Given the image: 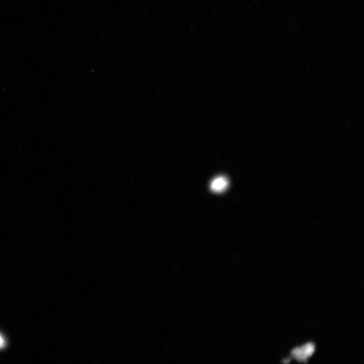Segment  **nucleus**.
I'll use <instances>...</instances> for the list:
<instances>
[{
    "mask_svg": "<svg viewBox=\"0 0 364 364\" xmlns=\"http://www.w3.org/2000/svg\"><path fill=\"white\" fill-rule=\"evenodd\" d=\"M229 181L223 176L215 178L211 184V189L216 193H220L227 189Z\"/></svg>",
    "mask_w": 364,
    "mask_h": 364,
    "instance_id": "obj_1",
    "label": "nucleus"
},
{
    "mask_svg": "<svg viewBox=\"0 0 364 364\" xmlns=\"http://www.w3.org/2000/svg\"><path fill=\"white\" fill-rule=\"evenodd\" d=\"M314 351V346L311 344H308L303 347L302 349H295L293 352V354L299 360H304L305 358L311 356Z\"/></svg>",
    "mask_w": 364,
    "mask_h": 364,
    "instance_id": "obj_2",
    "label": "nucleus"
},
{
    "mask_svg": "<svg viewBox=\"0 0 364 364\" xmlns=\"http://www.w3.org/2000/svg\"><path fill=\"white\" fill-rule=\"evenodd\" d=\"M6 345V341L3 336L0 333V349L4 348Z\"/></svg>",
    "mask_w": 364,
    "mask_h": 364,
    "instance_id": "obj_3",
    "label": "nucleus"
}]
</instances>
